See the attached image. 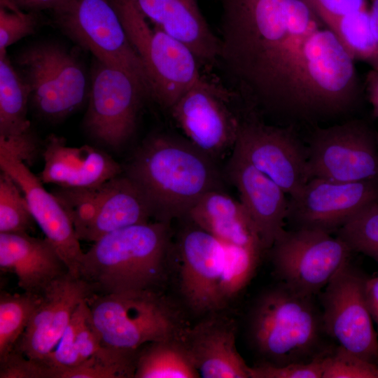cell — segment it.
Here are the masks:
<instances>
[{
  "label": "cell",
  "instance_id": "obj_1",
  "mask_svg": "<svg viewBox=\"0 0 378 378\" xmlns=\"http://www.w3.org/2000/svg\"><path fill=\"white\" fill-rule=\"evenodd\" d=\"M220 64L253 108L271 113L320 20L300 0H220Z\"/></svg>",
  "mask_w": 378,
  "mask_h": 378
},
{
  "label": "cell",
  "instance_id": "obj_2",
  "mask_svg": "<svg viewBox=\"0 0 378 378\" xmlns=\"http://www.w3.org/2000/svg\"><path fill=\"white\" fill-rule=\"evenodd\" d=\"M216 160L188 139L158 134L139 148L125 174L140 188L155 220L186 218L206 193L223 190Z\"/></svg>",
  "mask_w": 378,
  "mask_h": 378
},
{
  "label": "cell",
  "instance_id": "obj_3",
  "mask_svg": "<svg viewBox=\"0 0 378 378\" xmlns=\"http://www.w3.org/2000/svg\"><path fill=\"white\" fill-rule=\"evenodd\" d=\"M170 224L149 221L104 235L84 252L79 277L92 295L162 291L173 253Z\"/></svg>",
  "mask_w": 378,
  "mask_h": 378
},
{
  "label": "cell",
  "instance_id": "obj_4",
  "mask_svg": "<svg viewBox=\"0 0 378 378\" xmlns=\"http://www.w3.org/2000/svg\"><path fill=\"white\" fill-rule=\"evenodd\" d=\"M358 92L354 59L330 30L319 28L289 69L272 115L314 122L351 108Z\"/></svg>",
  "mask_w": 378,
  "mask_h": 378
},
{
  "label": "cell",
  "instance_id": "obj_5",
  "mask_svg": "<svg viewBox=\"0 0 378 378\" xmlns=\"http://www.w3.org/2000/svg\"><path fill=\"white\" fill-rule=\"evenodd\" d=\"M316 295L296 293L281 283L262 291L248 312L247 334L261 363L274 366L308 363L326 356L322 312Z\"/></svg>",
  "mask_w": 378,
  "mask_h": 378
},
{
  "label": "cell",
  "instance_id": "obj_6",
  "mask_svg": "<svg viewBox=\"0 0 378 378\" xmlns=\"http://www.w3.org/2000/svg\"><path fill=\"white\" fill-rule=\"evenodd\" d=\"M90 319L104 346L136 350L156 341L182 337L183 315L162 291L92 295Z\"/></svg>",
  "mask_w": 378,
  "mask_h": 378
},
{
  "label": "cell",
  "instance_id": "obj_7",
  "mask_svg": "<svg viewBox=\"0 0 378 378\" xmlns=\"http://www.w3.org/2000/svg\"><path fill=\"white\" fill-rule=\"evenodd\" d=\"M116 10L147 75L149 96L171 108L204 77L200 61L184 43L153 24L133 0H109Z\"/></svg>",
  "mask_w": 378,
  "mask_h": 378
},
{
  "label": "cell",
  "instance_id": "obj_8",
  "mask_svg": "<svg viewBox=\"0 0 378 378\" xmlns=\"http://www.w3.org/2000/svg\"><path fill=\"white\" fill-rule=\"evenodd\" d=\"M51 192L68 214L79 240L94 242L109 232L153 218L144 193L125 174L94 186H57Z\"/></svg>",
  "mask_w": 378,
  "mask_h": 378
},
{
  "label": "cell",
  "instance_id": "obj_9",
  "mask_svg": "<svg viewBox=\"0 0 378 378\" xmlns=\"http://www.w3.org/2000/svg\"><path fill=\"white\" fill-rule=\"evenodd\" d=\"M15 62L29 86L30 102L38 115L48 120L64 119L78 110L88 97L83 65L59 43L33 44L18 55Z\"/></svg>",
  "mask_w": 378,
  "mask_h": 378
},
{
  "label": "cell",
  "instance_id": "obj_10",
  "mask_svg": "<svg viewBox=\"0 0 378 378\" xmlns=\"http://www.w3.org/2000/svg\"><path fill=\"white\" fill-rule=\"evenodd\" d=\"M268 251L280 283L316 296L354 253L337 236L309 229H284Z\"/></svg>",
  "mask_w": 378,
  "mask_h": 378
},
{
  "label": "cell",
  "instance_id": "obj_11",
  "mask_svg": "<svg viewBox=\"0 0 378 378\" xmlns=\"http://www.w3.org/2000/svg\"><path fill=\"white\" fill-rule=\"evenodd\" d=\"M60 29L94 59L120 69L149 85L144 66L109 0H72L52 13Z\"/></svg>",
  "mask_w": 378,
  "mask_h": 378
},
{
  "label": "cell",
  "instance_id": "obj_12",
  "mask_svg": "<svg viewBox=\"0 0 378 378\" xmlns=\"http://www.w3.org/2000/svg\"><path fill=\"white\" fill-rule=\"evenodd\" d=\"M367 279L350 261L318 295L328 337L360 358L377 365L378 337L366 298Z\"/></svg>",
  "mask_w": 378,
  "mask_h": 378
},
{
  "label": "cell",
  "instance_id": "obj_13",
  "mask_svg": "<svg viewBox=\"0 0 378 378\" xmlns=\"http://www.w3.org/2000/svg\"><path fill=\"white\" fill-rule=\"evenodd\" d=\"M146 95V88L132 75L94 59L83 119L85 131L99 144L120 146L135 130Z\"/></svg>",
  "mask_w": 378,
  "mask_h": 378
},
{
  "label": "cell",
  "instance_id": "obj_14",
  "mask_svg": "<svg viewBox=\"0 0 378 378\" xmlns=\"http://www.w3.org/2000/svg\"><path fill=\"white\" fill-rule=\"evenodd\" d=\"M307 147L310 179L348 182L378 178L377 134L363 120L317 127Z\"/></svg>",
  "mask_w": 378,
  "mask_h": 378
},
{
  "label": "cell",
  "instance_id": "obj_15",
  "mask_svg": "<svg viewBox=\"0 0 378 378\" xmlns=\"http://www.w3.org/2000/svg\"><path fill=\"white\" fill-rule=\"evenodd\" d=\"M232 153L262 172L289 196L310 179L307 145L293 126L267 125L255 116L240 121Z\"/></svg>",
  "mask_w": 378,
  "mask_h": 378
},
{
  "label": "cell",
  "instance_id": "obj_16",
  "mask_svg": "<svg viewBox=\"0 0 378 378\" xmlns=\"http://www.w3.org/2000/svg\"><path fill=\"white\" fill-rule=\"evenodd\" d=\"M378 202V178L342 182L309 179L289 196L288 229H309L335 234L363 209Z\"/></svg>",
  "mask_w": 378,
  "mask_h": 378
},
{
  "label": "cell",
  "instance_id": "obj_17",
  "mask_svg": "<svg viewBox=\"0 0 378 378\" xmlns=\"http://www.w3.org/2000/svg\"><path fill=\"white\" fill-rule=\"evenodd\" d=\"M232 93L204 78L170 108L188 139L216 160L233 148L240 121L227 106Z\"/></svg>",
  "mask_w": 378,
  "mask_h": 378
},
{
  "label": "cell",
  "instance_id": "obj_18",
  "mask_svg": "<svg viewBox=\"0 0 378 378\" xmlns=\"http://www.w3.org/2000/svg\"><path fill=\"white\" fill-rule=\"evenodd\" d=\"M173 249L179 260V290L197 314L222 310L218 284L225 257L224 243L188 220Z\"/></svg>",
  "mask_w": 378,
  "mask_h": 378
},
{
  "label": "cell",
  "instance_id": "obj_19",
  "mask_svg": "<svg viewBox=\"0 0 378 378\" xmlns=\"http://www.w3.org/2000/svg\"><path fill=\"white\" fill-rule=\"evenodd\" d=\"M0 168L11 176L23 192L35 222L64 260L69 272L79 277L84 252L59 200L46 190L40 178L22 160L3 146H0Z\"/></svg>",
  "mask_w": 378,
  "mask_h": 378
},
{
  "label": "cell",
  "instance_id": "obj_20",
  "mask_svg": "<svg viewBox=\"0 0 378 378\" xmlns=\"http://www.w3.org/2000/svg\"><path fill=\"white\" fill-rule=\"evenodd\" d=\"M92 295L88 284L71 273L54 281L40 296L14 349L43 360L58 344L77 307Z\"/></svg>",
  "mask_w": 378,
  "mask_h": 378
},
{
  "label": "cell",
  "instance_id": "obj_21",
  "mask_svg": "<svg viewBox=\"0 0 378 378\" xmlns=\"http://www.w3.org/2000/svg\"><path fill=\"white\" fill-rule=\"evenodd\" d=\"M226 174L239 192V201L253 220L264 250L268 251L285 229L286 193L270 177L232 153Z\"/></svg>",
  "mask_w": 378,
  "mask_h": 378
},
{
  "label": "cell",
  "instance_id": "obj_22",
  "mask_svg": "<svg viewBox=\"0 0 378 378\" xmlns=\"http://www.w3.org/2000/svg\"><path fill=\"white\" fill-rule=\"evenodd\" d=\"M211 313L192 327L182 340L203 378H251L248 366L236 347L237 326L233 319Z\"/></svg>",
  "mask_w": 378,
  "mask_h": 378
},
{
  "label": "cell",
  "instance_id": "obj_23",
  "mask_svg": "<svg viewBox=\"0 0 378 378\" xmlns=\"http://www.w3.org/2000/svg\"><path fill=\"white\" fill-rule=\"evenodd\" d=\"M0 267L15 274L24 293L36 296L70 273L47 238L34 237L28 232H0Z\"/></svg>",
  "mask_w": 378,
  "mask_h": 378
},
{
  "label": "cell",
  "instance_id": "obj_24",
  "mask_svg": "<svg viewBox=\"0 0 378 378\" xmlns=\"http://www.w3.org/2000/svg\"><path fill=\"white\" fill-rule=\"evenodd\" d=\"M44 166L38 178L59 187L94 186L123 173L121 165L90 145L69 146L64 139L50 135L42 153Z\"/></svg>",
  "mask_w": 378,
  "mask_h": 378
},
{
  "label": "cell",
  "instance_id": "obj_25",
  "mask_svg": "<svg viewBox=\"0 0 378 378\" xmlns=\"http://www.w3.org/2000/svg\"><path fill=\"white\" fill-rule=\"evenodd\" d=\"M153 24L186 45L200 62L217 64L220 40L210 28L197 0H133Z\"/></svg>",
  "mask_w": 378,
  "mask_h": 378
},
{
  "label": "cell",
  "instance_id": "obj_26",
  "mask_svg": "<svg viewBox=\"0 0 378 378\" xmlns=\"http://www.w3.org/2000/svg\"><path fill=\"white\" fill-rule=\"evenodd\" d=\"M186 218L224 244L264 250L255 226L241 202L223 190L204 195Z\"/></svg>",
  "mask_w": 378,
  "mask_h": 378
},
{
  "label": "cell",
  "instance_id": "obj_27",
  "mask_svg": "<svg viewBox=\"0 0 378 378\" xmlns=\"http://www.w3.org/2000/svg\"><path fill=\"white\" fill-rule=\"evenodd\" d=\"M198 377L182 337L147 343L137 350L134 378Z\"/></svg>",
  "mask_w": 378,
  "mask_h": 378
},
{
  "label": "cell",
  "instance_id": "obj_28",
  "mask_svg": "<svg viewBox=\"0 0 378 378\" xmlns=\"http://www.w3.org/2000/svg\"><path fill=\"white\" fill-rule=\"evenodd\" d=\"M31 90L6 51L0 52V138L20 136L31 130L27 118Z\"/></svg>",
  "mask_w": 378,
  "mask_h": 378
},
{
  "label": "cell",
  "instance_id": "obj_29",
  "mask_svg": "<svg viewBox=\"0 0 378 378\" xmlns=\"http://www.w3.org/2000/svg\"><path fill=\"white\" fill-rule=\"evenodd\" d=\"M102 346L91 321L86 300L74 312L57 347L45 359L55 368L75 366L94 354Z\"/></svg>",
  "mask_w": 378,
  "mask_h": 378
},
{
  "label": "cell",
  "instance_id": "obj_30",
  "mask_svg": "<svg viewBox=\"0 0 378 378\" xmlns=\"http://www.w3.org/2000/svg\"><path fill=\"white\" fill-rule=\"evenodd\" d=\"M337 38L354 60H361L378 71V42L371 29L366 9L321 20Z\"/></svg>",
  "mask_w": 378,
  "mask_h": 378
},
{
  "label": "cell",
  "instance_id": "obj_31",
  "mask_svg": "<svg viewBox=\"0 0 378 378\" xmlns=\"http://www.w3.org/2000/svg\"><path fill=\"white\" fill-rule=\"evenodd\" d=\"M137 350L103 345L77 365L54 368V378H134Z\"/></svg>",
  "mask_w": 378,
  "mask_h": 378
},
{
  "label": "cell",
  "instance_id": "obj_32",
  "mask_svg": "<svg viewBox=\"0 0 378 378\" xmlns=\"http://www.w3.org/2000/svg\"><path fill=\"white\" fill-rule=\"evenodd\" d=\"M225 257L218 284L222 309L248 284L264 250L260 247L224 244Z\"/></svg>",
  "mask_w": 378,
  "mask_h": 378
},
{
  "label": "cell",
  "instance_id": "obj_33",
  "mask_svg": "<svg viewBox=\"0 0 378 378\" xmlns=\"http://www.w3.org/2000/svg\"><path fill=\"white\" fill-rule=\"evenodd\" d=\"M40 300L27 293H0V360L12 351Z\"/></svg>",
  "mask_w": 378,
  "mask_h": 378
},
{
  "label": "cell",
  "instance_id": "obj_34",
  "mask_svg": "<svg viewBox=\"0 0 378 378\" xmlns=\"http://www.w3.org/2000/svg\"><path fill=\"white\" fill-rule=\"evenodd\" d=\"M35 220L27 201L15 181L4 171L0 174V232H28Z\"/></svg>",
  "mask_w": 378,
  "mask_h": 378
},
{
  "label": "cell",
  "instance_id": "obj_35",
  "mask_svg": "<svg viewBox=\"0 0 378 378\" xmlns=\"http://www.w3.org/2000/svg\"><path fill=\"white\" fill-rule=\"evenodd\" d=\"M335 235L354 253L364 254L378 265V202L358 213Z\"/></svg>",
  "mask_w": 378,
  "mask_h": 378
},
{
  "label": "cell",
  "instance_id": "obj_36",
  "mask_svg": "<svg viewBox=\"0 0 378 378\" xmlns=\"http://www.w3.org/2000/svg\"><path fill=\"white\" fill-rule=\"evenodd\" d=\"M37 14L21 8L11 0H0V52L36 31Z\"/></svg>",
  "mask_w": 378,
  "mask_h": 378
},
{
  "label": "cell",
  "instance_id": "obj_37",
  "mask_svg": "<svg viewBox=\"0 0 378 378\" xmlns=\"http://www.w3.org/2000/svg\"><path fill=\"white\" fill-rule=\"evenodd\" d=\"M323 378H378L377 365L337 345L323 359Z\"/></svg>",
  "mask_w": 378,
  "mask_h": 378
},
{
  "label": "cell",
  "instance_id": "obj_38",
  "mask_svg": "<svg viewBox=\"0 0 378 378\" xmlns=\"http://www.w3.org/2000/svg\"><path fill=\"white\" fill-rule=\"evenodd\" d=\"M0 378H53V368L13 349L0 360Z\"/></svg>",
  "mask_w": 378,
  "mask_h": 378
},
{
  "label": "cell",
  "instance_id": "obj_39",
  "mask_svg": "<svg viewBox=\"0 0 378 378\" xmlns=\"http://www.w3.org/2000/svg\"><path fill=\"white\" fill-rule=\"evenodd\" d=\"M325 356L308 363L283 366L260 363L251 367V378H323Z\"/></svg>",
  "mask_w": 378,
  "mask_h": 378
},
{
  "label": "cell",
  "instance_id": "obj_40",
  "mask_svg": "<svg viewBox=\"0 0 378 378\" xmlns=\"http://www.w3.org/2000/svg\"><path fill=\"white\" fill-rule=\"evenodd\" d=\"M321 20L366 9L365 0H300Z\"/></svg>",
  "mask_w": 378,
  "mask_h": 378
},
{
  "label": "cell",
  "instance_id": "obj_41",
  "mask_svg": "<svg viewBox=\"0 0 378 378\" xmlns=\"http://www.w3.org/2000/svg\"><path fill=\"white\" fill-rule=\"evenodd\" d=\"M21 8L38 13L50 10L52 13L66 6L72 0H11Z\"/></svg>",
  "mask_w": 378,
  "mask_h": 378
},
{
  "label": "cell",
  "instance_id": "obj_42",
  "mask_svg": "<svg viewBox=\"0 0 378 378\" xmlns=\"http://www.w3.org/2000/svg\"><path fill=\"white\" fill-rule=\"evenodd\" d=\"M365 294L372 319L378 329V273L375 276L367 279Z\"/></svg>",
  "mask_w": 378,
  "mask_h": 378
},
{
  "label": "cell",
  "instance_id": "obj_43",
  "mask_svg": "<svg viewBox=\"0 0 378 378\" xmlns=\"http://www.w3.org/2000/svg\"><path fill=\"white\" fill-rule=\"evenodd\" d=\"M368 100L372 107V114L378 118V71L372 69L368 72L365 81Z\"/></svg>",
  "mask_w": 378,
  "mask_h": 378
},
{
  "label": "cell",
  "instance_id": "obj_44",
  "mask_svg": "<svg viewBox=\"0 0 378 378\" xmlns=\"http://www.w3.org/2000/svg\"><path fill=\"white\" fill-rule=\"evenodd\" d=\"M369 15L372 31L378 42V0H372Z\"/></svg>",
  "mask_w": 378,
  "mask_h": 378
},
{
  "label": "cell",
  "instance_id": "obj_45",
  "mask_svg": "<svg viewBox=\"0 0 378 378\" xmlns=\"http://www.w3.org/2000/svg\"><path fill=\"white\" fill-rule=\"evenodd\" d=\"M377 144H378V134H377Z\"/></svg>",
  "mask_w": 378,
  "mask_h": 378
},
{
  "label": "cell",
  "instance_id": "obj_46",
  "mask_svg": "<svg viewBox=\"0 0 378 378\" xmlns=\"http://www.w3.org/2000/svg\"><path fill=\"white\" fill-rule=\"evenodd\" d=\"M377 367H378V362H377Z\"/></svg>",
  "mask_w": 378,
  "mask_h": 378
}]
</instances>
